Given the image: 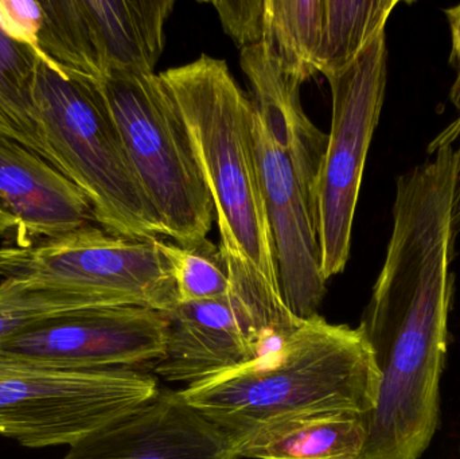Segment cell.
<instances>
[{
  "mask_svg": "<svg viewBox=\"0 0 460 459\" xmlns=\"http://www.w3.org/2000/svg\"><path fill=\"white\" fill-rule=\"evenodd\" d=\"M397 178L385 261L361 321L381 375L359 459H419L437 434L460 234V147Z\"/></svg>",
  "mask_w": 460,
  "mask_h": 459,
  "instance_id": "cell-1",
  "label": "cell"
},
{
  "mask_svg": "<svg viewBox=\"0 0 460 459\" xmlns=\"http://www.w3.org/2000/svg\"><path fill=\"white\" fill-rule=\"evenodd\" d=\"M381 375L367 334L303 320L280 348L178 391L189 406L233 436L276 418L345 411L369 417Z\"/></svg>",
  "mask_w": 460,
  "mask_h": 459,
  "instance_id": "cell-2",
  "label": "cell"
},
{
  "mask_svg": "<svg viewBox=\"0 0 460 459\" xmlns=\"http://www.w3.org/2000/svg\"><path fill=\"white\" fill-rule=\"evenodd\" d=\"M159 75L188 128L215 204L221 244L238 248L280 287L260 185L252 99L241 91L226 62L207 54Z\"/></svg>",
  "mask_w": 460,
  "mask_h": 459,
  "instance_id": "cell-3",
  "label": "cell"
},
{
  "mask_svg": "<svg viewBox=\"0 0 460 459\" xmlns=\"http://www.w3.org/2000/svg\"><path fill=\"white\" fill-rule=\"evenodd\" d=\"M34 100L59 172L83 191L99 226L128 239L166 236L100 84L40 57Z\"/></svg>",
  "mask_w": 460,
  "mask_h": 459,
  "instance_id": "cell-4",
  "label": "cell"
},
{
  "mask_svg": "<svg viewBox=\"0 0 460 459\" xmlns=\"http://www.w3.org/2000/svg\"><path fill=\"white\" fill-rule=\"evenodd\" d=\"M100 86L166 236L180 247L208 239L215 204L161 75H116Z\"/></svg>",
  "mask_w": 460,
  "mask_h": 459,
  "instance_id": "cell-5",
  "label": "cell"
},
{
  "mask_svg": "<svg viewBox=\"0 0 460 459\" xmlns=\"http://www.w3.org/2000/svg\"><path fill=\"white\" fill-rule=\"evenodd\" d=\"M230 278L226 296L177 304L169 320L164 356L153 375L186 387L259 357L296 331L303 320L287 306L280 287L267 279L238 248L220 244Z\"/></svg>",
  "mask_w": 460,
  "mask_h": 459,
  "instance_id": "cell-6",
  "label": "cell"
},
{
  "mask_svg": "<svg viewBox=\"0 0 460 459\" xmlns=\"http://www.w3.org/2000/svg\"><path fill=\"white\" fill-rule=\"evenodd\" d=\"M162 239H128L91 225L0 248V277L86 296L99 307L174 309L177 291Z\"/></svg>",
  "mask_w": 460,
  "mask_h": 459,
  "instance_id": "cell-7",
  "label": "cell"
},
{
  "mask_svg": "<svg viewBox=\"0 0 460 459\" xmlns=\"http://www.w3.org/2000/svg\"><path fill=\"white\" fill-rule=\"evenodd\" d=\"M137 368L64 369L0 356V436L23 447L75 446L158 395Z\"/></svg>",
  "mask_w": 460,
  "mask_h": 459,
  "instance_id": "cell-8",
  "label": "cell"
},
{
  "mask_svg": "<svg viewBox=\"0 0 460 459\" xmlns=\"http://www.w3.org/2000/svg\"><path fill=\"white\" fill-rule=\"evenodd\" d=\"M386 64V31H383L350 66L327 77L332 88V129L315 188L322 272L326 280L341 274L350 258L362 175L385 100Z\"/></svg>",
  "mask_w": 460,
  "mask_h": 459,
  "instance_id": "cell-9",
  "label": "cell"
},
{
  "mask_svg": "<svg viewBox=\"0 0 460 459\" xmlns=\"http://www.w3.org/2000/svg\"><path fill=\"white\" fill-rule=\"evenodd\" d=\"M38 56L67 75L104 83L151 75L174 0H45Z\"/></svg>",
  "mask_w": 460,
  "mask_h": 459,
  "instance_id": "cell-10",
  "label": "cell"
},
{
  "mask_svg": "<svg viewBox=\"0 0 460 459\" xmlns=\"http://www.w3.org/2000/svg\"><path fill=\"white\" fill-rule=\"evenodd\" d=\"M169 320L137 306L73 310L0 344V356L64 369L137 368L164 356Z\"/></svg>",
  "mask_w": 460,
  "mask_h": 459,
  "instance_id": "cell-11",
  "label": "cell"
},
{
  "mask_svg": "<svg viewBox=\"0 0 460 459\" xmlns=\"http://www.w3.org/2000/svg\"><path fill=\"white\" fill-rule=\"evenodd\" d=\"M253 123L260 185L273 240L281 296L297 318L307 320L318 314L326 294L316 213L291 161L276 147L256 110Z\"/></svg>",
  "mask_w": 460,
  "mask_h": 459,
  "instance_id": "cell-12",
  "label": "cell"
},
{
  "mask_svg": "<svg viewBox=\"0 0 460 459\" xmlns=\"http://www.w3.org/2000/svg\"><path fill=\"white\" fill-rule=\"evenodd\" d=\"M62 459H238L228 434L161 390L126 417L70 447Z\"/></svg>",
  "mask_w": 460,
  "mask_h": 459,
  "instance_id": "cell-13",
  "label": "cell"
},
{
  "mask_svg": "<svg viewBox=\"0 0 460 459\" xmlns=\"http://www.w3.org/2000/svg\"><path fill=\"white\" fill-rule=\"evenodd\" d=\"M0 209L16 221V244L96 223L83 191L42 156L0 137Z\"/></svg>",
  "mask_w": 460,
  "mask_h": 459,
  "instance_id": "cell-14",
  "label": "cell"
},
{
  "mask_svg": "<svg viewBox=\"0 0 460 459\" xmlns=\"http://www.w3.org/2000/svg\"><path fill=\"white\" fill-rule=\"evenodd\" d=\"M241 69L253 92L254 110L279 150L283 151L316 213L315 188L329 135L316 128L303 110L302 84L289 77L267 43L243 49Z\"/></svg>",
  "mask_w": 460,
  "mask_h": 459,
  "instance_id": "cell-15",
  "label": "cell"
},
{
  "mask_svg": "<svg viewBox=\"0 0 460 459\" xmlns=\"http://www.w3.org/2000/svg\"><path fill=\"white\" fill-rule=\"evenodd\" d=\"M228 437L238 459H359L367 445V417L302 412Z\"/></svg>",
  "mask_w": 460,
  "mask_h": 459,
  "instance_id": "cell-16",
  "label": "cell"
},
{
  "mask_svg": "<svg viewBox=\"0 0 460 459\" xmlns=\"http://www.w3.org/2000/svg\"><path fill=\"white\" fill-rule=\"evenodd\" d=\"M38 59L34 49L11 40L0 29V137L29 148L59 172L35 107Z\"/></svg>",
  "mask_w": 460,
  "mask_h": 459,
  "instance_id": "cell-17",
  "label": "cell"
},
{
  "mask_svg": "<svg viewBox=\"0 0 460 459\" xmlns=\"http://www.w3.org/2000/svg\"><path fill=\"white\" fill-rule=\"evenodd\" d=\"M324 0H265L267 43L281 69L303 84L318 73Z\"/></svg>",
  "mask_w": 460,
  "mask_h": 459,
  "instance_id": "cell-18",
  "label": "cell"
},
{
  "mask_svg": "<svg viewBox=\"0 0 460 459\" xmlns=\"http://www.w3.org/2000/svg\"><path fill=\"white\" fill-rule=\"evenodd\" d=\"M399 0H324L323 29L316 69L324 77L350 66L385 31Z\"/></svg>",
  "mask_w": 460,
  "mask_h": 459,
  "instance_id": "cell-19",
  "label": "cell"
},
{
  "mask_svg": "<svg viewBox=\"0 0 460 459\" xmlns=\"http://www.w3.org/2000/svg\"><path fill=\"white\" fill-rule=\"evenodd\" d=\"M172 267L178 304L212 301L226 296L230 278L220 247L205 239L190 247L162 242Z\"/></svg>",
  "mask_w": 460,
  "mask_h": 459,
  "instance_id": "cell-20",
  "label": "cell"
},
{
  "mask_svg": "<svg viewBox=\"0 0 460 459\" xmlns=\"http://www.w3.org/2000/svg\"><path fill=\"white\" fill-rule=\"evenodd\" d=\"M99 307L86 296L35 288L21 280L0 283V344L46 318L73 310Z\"/></svg>",
  "mask_w": 460,
  "mask_h": 459,
  "instance_id": "cell-21",
  "label": "cell"
},
{
  "mask_svg": "<svg viewBox=\"0 0 460 459\" xmlns=\"http://www.w3.org/2000/svg\"><path fill=\"white\" fill-rule=\"evenodd\" d=\"M212 5L226 34L241 50L264 40L265 0H216Z\"/></svg>",
  "mask_w": 460,
  "mask_h": 459,
  "instance_id": "cell-22",
  "label": "cell"
},
{
  "mask_svg": "<svg viewBox=\"0 0 460 459\" xmlns=\"http://www.w3.org/2000/svg\"><path fill=\"white\" fill-rule=\"evenodd\" d=\"M43 22L40 2L0 0V29L16 42L34 49L38 54V35Z\"/></svg>",
  "mask_w": 460,
  "mask_h": 459,
  "instance_id": "cell-23",
  "label": "cell"
},
{
  "mask_svg": "<svg viewBox=\"0 0 460 459\" xmlns=\"http://www.w3.org/2000/svg\"><path fill=\"white\" fill-rule=\"evenodd\" d=\"M446 16L450 24L453 49H451L450 62L456 66V77L450 91V100L460 110V3L453 7L446 8Z\"/></svg>",
  "mask_w": 460,
  "mask_h": 459,
  "instance_id": "cell-24",
  "label": "cell"
},
{
  "mask_svg": "<svg viewBox=\"0 0 460 459\" xmlns=\"http://www.w3.org/2000/svg\"><path fill=\"white\" fill-rule=\"evenodd\" d=\"M456 140H459L458 146L460 147V116L432 142L429 151L435 150V148L440 147V146L454 145Z\"/></svg>",
  "mask_w": 460,
  "mask_h": 459,
  "instance_id": "cell-25",
  "label": "cell"
},
{
  "mask_svg": "<svg viewBox=\"0 0 460 459\" xmlns=\"http://www.w3.org/2000/svg\"><path fill=\"white\" fill-rule=\"evenodd\" d=\"M16 229V221L7 213L0 209V236L7 234L10 229Z\"/></svg>",
  "mask_w": 460,
  "mask_h": 459,
  "instance_id": "cell-26",
  "label": "cell"
}]
</instances>
